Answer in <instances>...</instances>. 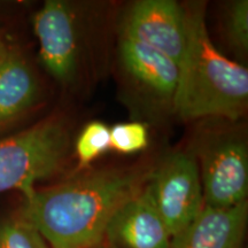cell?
<instances>
[{
  "instance_id": "cell-1",
  "label": "cell",
  "mask_w": 248,
  "mask_h": 248,
  "mask_svg": "<svg viewBox=\"0 0 248 248\" xmlns=\"http://www.w3.org/2000/svg\"><path fill=\"white\" fill-rule=\"evenodd\" d=\"M151 169L89 171L23 197L20 215L51 248H91L124 203L144 190Z\"/></svg>"
},
{
  "instance_id": "cell-2",
  "label": "cell",
  "mask_w": 248,
  "mask_h": 248,
  "mask_svg": "<svg viewBox=\"0 0 248 248\" xmlns=\"http://www.w3.org/2000/svg\"><path fill=\"white\" fill-rule=\"evenodd\" d=\"M183 8L186 45L178 66L173 110L184 121L210 116L239 120L248 104V70L215 47L203 4L193 2Z\"/></svg>"
},
{
  "instance_id": "cell-3",
  "label": "cell",
  "mask_w": 248,
  "mask_h": 248,
  "mask_svg": "<svg viewBox=\"0 0 248 248\" xmlns=\"http://www.w3.org/2000/svg\"><path fill=\"white\" fill-rule=\"evenodd\" d=\"M69 142L67 125L57 119L0 139V193L17 190L24 197L39 182L57 175L67 160Z\"/></svg>"
},
{
  "instance_id": "cell-4",
  "label": "cell",
  "mask_w": 248,
  "mask_h": 248,
  "mask_svg": "<svg viewBox=\"0 0 248 248\" xmlns=\"http://www.w3.org/2000/svg\"><path fill=\"white\" fill-rule=\"evenodd\" d=\"M146 187L171 238L203 209L199 167L193 153L175 152L151 169Z\"/></svg>"
},
{
  "instance_id": "cell-5",
  "label": "cell",
  "mask_w": 248,
  "mask_h": 248,
  "mask_svg": "<svg viewBox=\"0 0 248 248\" xmlns=\"http://www.w3.org/2000/svg\"><path fill=\"white\" fill-rule=\"evenodd\" d=\"M204 207L226 209L247 201L248 150L234 135L215 136L198 148Z\"/></svg>"
},
{
  "instance_id": "cell-6",
  "label": "cell",
  "mask_w": 248,
  "mask_h": 248,
  "mask_svg": "<svg viewBox=\"0 0 248 248\" xmlns=\"http://www.w3.org/2000/svg\"><path fill=\"white\" fill-rule=\"evenodd\" d=\"M121 37L141 43L179 66L186 45L184 8L172 0L135 2L124 14Z\"/></svg>"
},
{
  "instance_id": "cell-7",
  "label": "cell",
  "mask_w": 248,
  "mask_h": 248,
  "mask_svg": "<svg viewBox=\"0 0 248 248\" xmlns=\"http://www.w3.org/2000/svg\"><path fill=\"white\" fill-rule=\"evenodd\" d=\"M40 60L59 83L68 84L78 66V35L75 13L62 0H47L33 16Z\"/></svg>"
},
{
  "instance_id": "cell-8",
  "label": "cell",
  "mask_w": 248,
  "mask_h": 248,
  "mask_svg": "<svg viewBox=\"0 0 248 248\" xmlns=\"http://www.w3.org/2000/svg\"><path fill=\"white\" fill-rule=\"evenodd\" d=\"M105 241L115 248H169L171 235L146 186L111 217Z\"/></svg>"
},
{
  "instance_id": "cell-9",
  "label": "cell",
  "mask_w": 248,
  "mask_h": 248,
  "mask_svg": "<svg viewBox=\"0 0 248 248\" xmlns=\"http://www.w3.org/2000/svg\"><path fill=\"white\" fill-rule=\"evenodd\" d=\"M247 221L248 201L226 209L203 207L169 248H244Z\"/></svg>"
},
{
  "instance_id": "cell-10",
  "label": "cell",
  "mask_w": 248,
  "mask_h": 248,
  "mask_svg": "<svg viewBox=\"0 0 248 248\" xmlns=\"http://www.w3.org/2000/svg\"><path fill=\"white\" fill-rule=\"evenodd\" d=\"M120 58L124 70L155 100L172 107L178 66L168 57L133 39L121 37Z\"/></svg>"
},
{
  "instance_id": "cell-11",
  "label": "cell",
  "mask_w": 248,
  "mask_h": 248,
  "mask_svg": "<svg viewBox=\"0 0 248 248\" xmlns=\"http://www.w3.org/2000/svg\"><path fill=\"white\" fill-rule=\"evenodd\" d=\"M39 86L26 59L9 49L0 63V129L27 113L38 99Z\"/></svg>"
},
{
  "instance_id": "cell-12",
  "label": "cell",
  "mask_w": 248,
  "mask_h": 248,
  "mask_svg": "<svg viewBox=\"0 0 248 248\" xmlns=\"http://www.w3.org/2000/svg\"><path fill=\"white\" fill-rule=\"evenodd\" d=\"M110 150V130L105 123L93 121L84 126L75 144L79 168L89 167L93 161Z\"/></svg>"
},
{
  "instance_id": "cell-13",
  "label": "cell",
  "mask_w": 248,
  "mask_h": 248,
  "mask_svg": "<svg viewBox=\"0 0 248 248\" xmlns=\"http://www.w3.org/2000/svg\"><path fill=\"white\" fill-rule=\"evenodd\" d=\"M0 248H51L39 231L18 215L0 223Z\"/></svg>"
},
{
  "instance_id": "cell-14",
  "label": "cell",
  "mask_w": 248,
  "mask_h": 248,
  "mask_svg": "<svg viewBox=\"0 0 248 248\" xmlns=\"http://www.w3.org/2000/svg\"><path fill=\"white\" fill-rule=\"evenodd\" d=\"M109 130L110 150L132 154L144 151L148 146V131L142 123H119Z\"/></svg>"
},
{
  "instance_id": "cell-15",
  "label": "cell",
  "mask_w": 248,
  "mask_h": 248,
  "mask_svg": "<svg viewBox=\"0 0 248 248\" xmlns=\"http://www.w3.org/2000/svg\"><path fill=\"white\" fill-rule=\"evenodd\" d=\"M228 39L235 49L246 53L248 49V1L238 0L229 6L225 17Z\"/></svg>"
},
{
  "instance_id": "cell-16",
  "label": "cell",
  "mask_w": 248,
  "mask_h": 248,
  "mask_svg": "<svg viewBox=\"0 0 248 248\" xmlns=\"http://www.w3.org/2000/svg\"><path fill=\"white\" fill-rule=\"evenodd\" d=\"M8 51H9V48L6 46L5 42L0 38V63L4 61V59L6 58V55H7Z\"/></svg>"
},
{
  "instance_id": "cell-17",
  "label": "cell",
  "mask_w": 248,
  "mask_h": 248,
  "mask_svg": "<svg viewBox=\"0 0 248 248\" xmlns=\"http://www.w3.org/2000/svg\"><path fill=\"white\" fill-rule=\"evenodd\" d=\"M91 248H115V247L111 246L110 244H108L107 241L104 240V241H102V243L95 245V246H93V247H91Z\"/></svg>"
}]
</instances>
